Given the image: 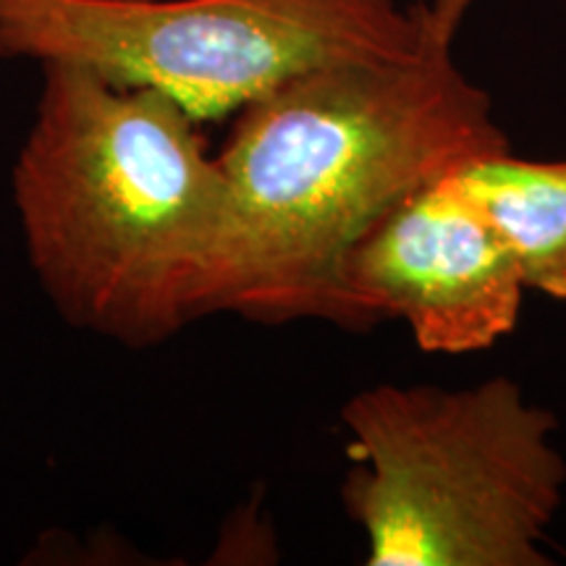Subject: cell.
Instances as JSON below:
<instances>
[{
    "label": "cell",
    "mask_w": 566,
    "mask_h": 566,
    "mask_svg": "<svg viewBox=\"0 0 566 566\" xmlns=\"http://www.w3.org/2000/svg\"><path fill=\"white\" fill-rule=\"evenodd\" d=\"M459 179L512 244L527 289L566 302V160L506 150L467 166Z\"/></svg>",
    "instance_id": "8992f818"
},
{
    "label": "cell",
    "mask_w": 566,
    "mask_h": 566,
    "mask_svg": "<svg viewBox=\"0 0 566 566\" xmlns=\"http://www.w3.org/2000/svg\"><path fill=\"white\" fill-rule=\"evenodd\" d=\"M475 3L478 0H428L420 6L428 38L441 45H454L459 27Z\"/></svg>",
    "instance_id": "52a82bcc"
},
{
    "label": "cell",
    "mask_w": 566,
    "mask_h": 566,
    "mask_svg": "<svg viewBox=\"0 0 566 566\" xmlns=\"http://www.w3.org/2000/svg\"><path fill=\"white\" fill-rule=\"evenodd\" d=\"M346 512L370 566H546L564 501L556 420L506 375L363 388L346 401Z\"/></svg>",
    "instance_id": "3957f363"
},
{
    "label": "cell",
    "mask_w": 566,
    "mask_h": 566,
    "mask_svg": "<svg viewBox=\"0 0 566 566\" xmlns=\"http://www.w3.org/2000/svg\"><path fill=\"white\" fill-rule=\"evenodd\" d=\"M218 153L231 239L212 313L323 321L344 258L417 189L509 150L491 97L451 45L349 61L279 84L233 113Z\"/></svg>",
    "instance_id": "6da1fadb"
},
{
    "label": "cell",
    "mask_w": 566,
    "mask_h": 566,
    "mask_svg": "<svg viewBox=\"0 0 566 566\" xmlns=\"http://www.w3.org/2000/svg\"><path fill=\"white\" fill-rule=\"evenodd\" d=\"M527 281L459 174L417 189L352 247L323 321L365 328L405 321L428 354L491 349L512 334Z\"/></svg>",
    "instance_id": "5b68a950"
},
{
    "label": "cell",
    "mask_w": 566,
    "mask_h": 566,
    "mask_svg": "<svg viewBox=\"0 0 566 566\" xmlns=\"http://www.w3.org/2000/svg\"><path fill=\"white\" fill-rule=\"evenodd\" d=\"M40 69L11 189L42 292L71 325L134 349L212 315L231 189L200 122L163 92Z\"/></svg>",
    "instance_id": "7a4b0ae2"
},
{
    "label": "cell",
    "mask_w": 566,
    "mask_h": 566,
    "mask_svg": "<svg viewBox=\"0 0 566 566\" xmlns=\"http://www.w3.org/2000/svg\"><path fill=\"white\" fill-rule=\"evenodd\" d=\"M428 42L420 6L399 0H0V61L74 63L200 124L307 71Z\"/></svg>",
    "instance_id": "277c9868"
}]
</instances>
